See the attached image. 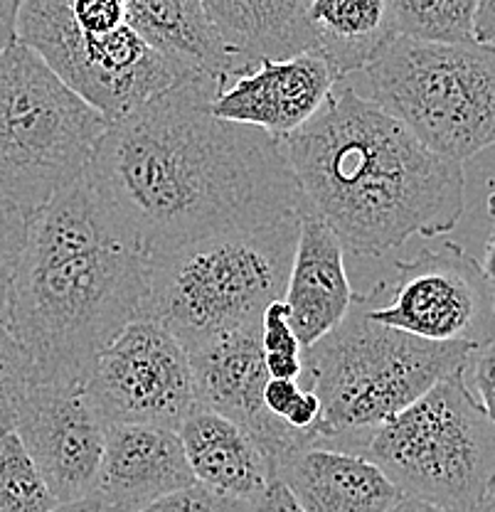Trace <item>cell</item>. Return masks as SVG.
Wrapping results in <instances>:
<instances>
[{
  "label": "cell",
  "mask_w": 495,
  "mask_h": 512,
  "mask_svg": "<svg viewBox=\"0 0 495 512\" xmlns=\"http://www.w3.org/2000/svg\"><path fill=\"white\" fill-rule=\"evenodd\" d=\"M126 25L153 50L225 87L249 69L227 50L200 0H126Z\"/></svg>",
  "instance_id": "cell-19"
},
{
  "label": "cell",
  "mask_w": 495,
  "mask_h": 512,
  "mask_svg": "<svg viewBox=\"0 0 495 512\" xmlns=\"http://www.w3.org/2000/svg\"><path fill=\"white\" fill-rule=\"evenodd\" d=\"M303 394V384L298 380H274L269 377L264 387V407L271 416H276L279 421H286L298 397Z\"/></svg>",
  "instance_id": "cell-30"
},
{
  "label": "cell",
  "mask_w": 495,
  "mask_h": 512,
  "mask_svg": "<svg viewBox=\"0 0 495 512\" xmlns=\"http://www.w3.org/2000/svg\"><path fill=\"white\" fill-rule=\"evenodd\" d=\"M175 431L195 483L212 493L252 503L276 478L252 436L212 409L195 404Z\"/></svg>",
  "instance_id": "cell-18"
},
{
  "label": "cell",
  "mask_w": 495,
  "mask_h": 512,
  "mask_svg": "<svg viewBox=\"0 0 495 512\" xmlns=\"http://www.w3.org/2000/svg\"><path fill=\"white\" fill-rule=\"evenodd\" d=\"M143 301L146 254L82 175L30 220L5 328L28 352L35 382L84 384Z\"/></svg>",
  "instance_id": "cell-3"
},
{
  "label": "cell",
  "mask_w": 495,
  "mask_h": 512,
  "mask_svg": "<svg viewBox=\"0 0 495 512\" xmlns=\"http://www.w3.org/2000/svg\"><path fill=\"white\" fill-rule=\"evenodd\" d=\"M23 0H0V55L18 42V13Z\"/></svg>",
  "instance_id": "cell-32"
},
{
  "label": "cell",
  "mask_w": 495,
  "mask_h": 512,
  "mask_svg": "<svg viewBox=\"0 0 495 512\" xmlns=\"http://www.w3.org/2000/svg\"><path fill=\"white\" fill-rule=\"evenodd\" d=\"M13 431L57 503L94 495L106 424L82 384L35 382L15 407Z\"/></svg>",
  "instance_id": "cell-12"
},
{
  "label": "cell",
  "mask_w": 495,
  "mask_h": 512,
  "mask_svg": "<svg viewBox=\"0 0 495 512\" xmlns=\"http://www.w3.org/2000/svg\"><path fill=\"white\" fill-rule=\"evenodd\" d=\"M473 345L434 343L367 316V293H355L338 328L303 348V387L321 399L318 446L363 453L382 424L434 384L463 372Z\"/></svg>",
  "instance_id": "cell-4"
},
{
  "label": "cell",
  "mask_w": 495,
  "mask_h": 512,
  "mask_svg": "<svg viewBox=\"0 0 495 512\" xmlns=\"http://www.w3.org/2000/svg\"><path fill=\"white\" fill-rule=\"evenodd\" d=\"M463 372H471L473 389L478 394V402L486 409V414L495 421V333L486 343L473 348L468 365Z\"/></svg>",
  "instance_id": "cell-29"
},
{
  "label": "cell",
  "mask_w": 495,
  "mask_h": 512,
  "mask_svg": "<svg viewBox=\"0 0 495 512\" xmlns=\"http://www.w3.org/2000/svg\"><path fill=\"white\" fill-rule=\"evenodd\" d=\"M109 121L33 50L0 55V197L35 215L92 163Z\"/></svg>",
  "instance_id": "cell-7"
},
{
  "label": "cell",
  "mask_w": 495,
  "mask_h": 512,
  "mask_svg": "<svg viewBox=\"0 0 495 512\" xmlns=\"http://www.w3.org/2000/svg\"><path fill=\"white\" fill-rule=\"evenodd\" d=\"M473 512H495V478H493V483L488 485L486 495H483V500L478 503V508Z\"/></svg>",
  "instance_id": "cell-37"
},
{
  "label": "cell",
  "mask_w": 495,
  "mask_h": 512,
  "mask_svg": "<svg viewBox=\"0 0 495 512\" xmlns=\"http://www.w3.org/2000/svg\"><path fill=\"white\" fill-rule=\"evenodd\" d=\"M188 355L195 404L242 426L262 448L274 471L286 453L316 446L308 436L289 429L284 421L266 412L262 397L269 370L262 350V320L215 335L188 350Z\"/></svg>",
  "instance_id": "cell-13"
},
{
  "label": "cell",
  "mask_w": 495,
  "mask_h": 512,
  "mask_svg": "<svg viewBox=\"0 0 495 512\" xmlns=\"http://www.w3.org/2000/svg\"><path fill=\"white\" fill-rule=\"evenodd\" d=\"M18 42L109 124L202 74L153 50L129 25L109 35H84L74 25L67 0H23Z\"/></svg>",
  "instance_id": "cell-9"
},
{
  "label": "cell",
  "mask_w": 495,
  "mask_h": 512,
  "mask_svg": "<svg viewBox=\"0 0 495 512\" xmlns=\"http://www.w3.org/2000/svg\"><path fill=\"white\" fill-rule=\"evenodd\" d=\"M227 50L249 72L264 60H289L313 50L308 8L313 0H200Z\"/></svg>",
  "instance_id": "cell-20"
},
{
  "label": "cell",
  "mask_w": 495,
  "mask_h": 512,
  "mask_svg": "<svg viewBox=\"0 0 495 512\" xmlns=\"http://www.w3.org/2000/svg\"><path fill=\"white\" fill-rule=\"evenodd\" d=\"M390 512H451L446 508H439V505L427 503V500L409 498V495H402L395 505H392Z\"/></svg>",
  "instance_id": "cell-35"
},
{
  "label": "cell",
  "mask_w": 495,
  "mask_h": 512,
  "mask_svg": "<svg viewBox=\"0 0 495 512\" xmlns=\"http://www.w3.org/2000/svg\"><path fill=\"white\" fill-rule=\"evenodd\" d=\"M306 20L313 50L338 79L365 69L392 37L390 0H313Z\"/></svg>",
  "instance_id": "cell-21"
},
{
  "label": "cell",
  "mask_w": 495,
  "mask_h": 512,
  "mask_svg": "<svg viewBox=\"0 0 495 512\" xmlns=\"http://www.w3.org/2000/svg\"><path fill=\"white\" fill-rule=\"evenodd\" d=\"M274 476L303 512H390L402 498L370 458L335 448L308 446L286 453Z\"/></svg>",
  "instance_id": "cell-17"
},
{
  "label": "cell",
  "mask_w": 495,
  "mask_h": 512,
  "mask_svg": "<svg viewBox=\"0 0 495 512\" xmlns=\"http://www.w3.org/2000/svg\"><path fill=\"white\" fill-rule=\"evenodd\" d=\"M249 512H303L281 480H271L264 493L249 503Z\"/></svg>",
  "instance_id": "cell-31"
},
{
  "label": "cell",
  "mask_w": 495,
  "mask_h": 512,
  "mask_svg": "<svg viewBox=\"0 0 495 512\" xmlns=\"http://www.w3.org/2000/svg\"><path fill=\"white\" fill-rule=\"evenodd\" d=\"M195 485L178 431L156 424H106L97 490L114 512H136Z\"/></svg>",
  "instance_id": "cell-15"
},
{
  "label": "cell",
  "mask_w": 495,
  "mask_h": 512,
  "mask_svg": "<svg viewBox=\"0 0 495 512\" xmlns=\"http://www.w3.org/2000/svg\"><path fill=\"white\" fill-rule=\"evenodd\" d=\"M136 512H249V503L225 498L195 483Z\"/></svg>",
  "instance_id": "cell-26"
},
{
  "label": "cell",
  "mask_w": 495,
  "mask_h": 512,
  "mask_svg": "<svg viewBox=\"0 0 495 512\" xmlns=\"http://www.w3.org/2000/svg\"><path fill=\"white\" fill-rule=\"evenodd\" d=\"M298 217L146 256L141 318L163 325L185 350L259 323L271 303L284 301Z\"/></svg>",
  "instance_id": "cell-5"
},
{
  "label": "cell",
  "mask_w": 495,
  "mask_h": 512,
  "mask_svg": "<svg viewBox=\"0 0 495 512\" xmlns=\"http://www.w3.org/2000/svg\"><path fill=\"white\" fill-rule=\"evenodd\" d=\"M483 271H486V276L491 279V284L495 286V224L491 229V234H488V242H486V259H483Z\"/></svg>",
  "instance_id": "cell-36"
},
{
  "label": "cell",
  "mask_w": 495,
  "mask_h": 512,
  "mask_svg": "<svg viewBox=\"0 0 495 512\" xmlns=\"http://www.w3.org/2000/svg\"><path fill=\"white\" fill-rule=\"evenodd\" d=\"M281 141L301 215L321 220L350 254L382 256L412 237L449 234L466 210L463 165L424 148L350 77Z\"/></svg>",
  "instance_id": "cell-2"
},
{
  "label": "cell",
  "mask_w": 495,
  "mask_h": 512,
  "mask_svg": "<svg viewBox=\"0 0 495 512\" xmlns=\"http://www.w3.org/2000/svg\"><path fill=\"white\" fill-rule=\"evenodd\" d=\"M397 279L382 284L387 303L367 316L402 333L434 343H466L478 348L495 333V286L483 266L456 242L422 249L414 259L395 261Z\"/></svg>",
  "instance_id": "cell-10"
},
{
  "label": "cell",
  "mask_w": 495,
  "mask_h": 512,
  "mask_svg": "<svg viewBox=\"0 0 495 512\" xmlns=\"http://www.w3.org/2000/svg\"><path fill=\"white\" fill-rule=\"evenodd\" d=\"M220 89L183 79L109 124L84 170L146 256L303 212L284 141L217 119Z\"/></svg>",
  "instance_id": "cell-1"
},
{
  "label": "cell",
  "mask_w": 495,
  "mask_h": 512,
  "mask_svg": "<svg viewBox=\"0 0 495 512\" xmlns=\"http://www.w3.org/2000/svg\"><path fill=\"white\" fill-rule=\"evenodd\" d=\"M69 10L84 35H109L126 25V0H69Z\"/></svg>",
  "instance_id": "cell-27"
},
{
  "label": "cell",
  "mask_w": 495,
  "mask_h": 512,
  "mask_svg": "<svg viewBox=\"0 0 495 512\" xmlns=\"http://www.w3.org/2000/svg\"><path fill=\"white\" fill-rule=\"evenodd\" d=\"M82 389L104 424L178 429L195 407L188 350L151 318L131 320L99 352Z\"/></svg>",
  "instance_id": "cell-11"
},
{
  "label": "cell",
  "mask_w": 495,
  "mask_h": 512,
  "mask_svg": "<svg viewBox=\"0 0 495 512\" xmlns=\"http://www.w3.org/2000/svg\"><path fill=\"white\" fill-rule=\"evenodd\" d=\"M478 0H390L392 35L422 42H476Z\"/></svg>",
  "instance_id": "cell-22"
},
{
  "label": "cell",
  "mask_w": 495,
  "mask_h": 512,
  "mask_svg": "<svg viewBox=\"0 0 495 512\" xmlns=\"http://www.w3.org/2000/svg\"><path fill=\"white\" fill-rule=\"evenodd\" d=\"M55 508V495L13 426L0 431V512H52Z\"/></svg>",
  "instance_id": "cell-23"
},
{
  "label": "cell",
  "mask_w": 495,
  "mask_h": 512,
  "mask_svg": "<svg viewBox=\"0 0 495 512\" xmlns=\"http://www.w3.org/2000/svg\"><path fill=\"white\" fill-rule=\"evenodd\" d=\"M67 3H69V0H67Z\"/></svg>",
  "instance_id": "cell-39"
},
{
  "label": "cell",
  "mask_w": 495,
  "mask_h": 512,
  "mask_svg": "<svg viewBox=\"0 0 495 512\" xmlns=\"http://www.w3.org/2000/svg\"><path fill=\"white\" fill-rule=\"evenodd\" d=\"M262 350L266 357L303 355L294 328L289 323V308L284 301H274L262 316Z\"/></svg>",
  "instance_id": "cell-28"
},
{
  "label": "cell",
  "mask_w": 495,
  "mask_h": 512,
  "mask_svg": "<svg viewBox=\"0 0 495 512\" xmlns=\"http://www.w3.org/2000/svg\"><path fill=\"white\" fill-rule=\"evenodd\" d=\"M476 42L495 45V0H478Z\"/></svg>",
  "instance_id": "cell-33"
},
{
  "label": "cell",
  "mask_w": 495,
  "mask_h": 512,
  "mask_svg": "<svg viewBox=\"0 0 495 512\" xmlns=\"http://www.w3.org/2000/svg\"><path fill=\"white\" fill-rule=\"evenodd\" d=\"M52 512H114L99 495H87V498L69 500V503H57Z\"/></svg>",
  "instance_id": "cell-34"
},
{
  "label": "cell",
  "mask_w": 495,
  "mask_h": 512,
  "mask_svg": "<svg viewBox=\"0 0 495 512\" xmlns=\"http://www.w3.org/2000/svg\"><path fill=\"white\" fill-rule=\"evenodd\" d=\"M355 291L345 271L340 239L311 215L298 217V242L286 281L284 303L301 348L338 328L353 306Z\"/></svg>",
  "instance_id": "cell-16"
},
{
  "label": "cell",
  "mask_w": 495,
  "mask_h": 512,
  "mask_svg": "<svg viewBox=\"0 0 495 512\" xmlns=\"http://www.w3.org/2000/svg\"><path fill=\"white\" fill-rule=\"evenodd\" d=\"M30 220L33 215H28L23 207L0 197V325L8 323L10 288L28 244Z\"/></svg>",
  "instance_id": "cell-24"
},
{
  "label": "cell",
  "mask_w": 495,
  "mask_h": 512,
  "mask_svg": "<svg viewBox=\"0 0 495 512\" xmlns=\"http://www.w3.org/2000/svg\"><path fill=\"white\" fill-rule=\"evenodd\" d=\"M335 82L338 77L323 55L308 50L289 60L259 62L254 72L227 82L210 109L217 119L286 138L316 116Z\"/></svg>",
  "instance_id": "cell-14"
},
{
  "label": "cell",
  "mask_w": 495,
  "mask_h": 512,
  "mask_svg": "<svg viewBox=\"0 0 495 512\" xmlns=\"http://www.w3.org/2000/svg\"><path fill=\"white\" fill-rule=\"evenodd\" d=\"M10 426H13V421H10V419H3V416H0V431H3V429H10Z\"/></svg>",
  "instance_id": "cell-38"
},
{
  "label": "cell",
  "mask_w": 495,
  "mask_h": 512,
  "mask_svg": "<svg viewBox=\"0 0 495 512\" xmlns=\"http://www.w3.org/2000/svg\"><path fill=\"white\" fill-rule=\"evenodd\" d=\"M358 74L355 89L436 156L463 165L495 146V45L392 35Z\"/></svg>",
  "instance_id": "cell-6"
},
{
  "label": "cell",
  "mask_w": 495,
  "mask_h": 512,
  "mask_svg": "<svg viewBox=\"0 0 495 512\" xmlns=\"http://www.w3.org/2000/svg\"><path fill=\"white\" fill-rule=\"evenodd\" d=\"M35 384V367L28 352L0 325V416L13 421L15 407Z\"/></svg>",
  "instance_id": "cell-25"
},
{
  "label": "cell",
  "mask_w": 495,
  "mask_h": 512,
  "mask_svg": "<svg viewBox=\"0 0 495 512\" xmlns=\"http://www.w3.org/2000/svg\"><path fill=\"white\" fill-rule=\"evenodd\" d=\"M360 456L402 495L473 512L495 478V421L456 372L382 424Z\"/></svg>",
  "instance_id": "cell-8"
}]
</instances>
